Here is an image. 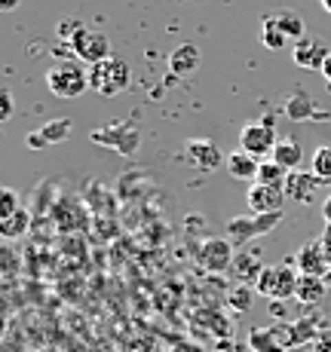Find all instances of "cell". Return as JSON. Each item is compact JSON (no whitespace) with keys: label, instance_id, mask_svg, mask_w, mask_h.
<instances>
[{"label":"cell","instance_id":"cell-1","mask_svg":"<svg viewBox=\"0 0 331 352\" xmlns=\"http://www.w3.org/2000/svg\"><path fill=\"white\" fill-rule=\"evenodd\" d=\"M129 80H132V67L126 58H105V62L92 65L89 67V89H96L98 96L105 98H114L120 96V92L129 89Z\"/></svg>","mask_w":331,"mask_h":352},{"label":"cell","instance_id":"cell-2","mask_svg":"<svg viewBox=\"0 0 331 352\" xmlns=\"http://www.w3.org/2000/svg\"><path fill=\"white\" fill-rule=\"evenodd\" d=\"M46 86L58 98H80L89 89V71L74 62H58L46 71Z\"/></svg>","mask_w":331,"mask_h":352},{"label":"cell","instance_id":"cell-3","mask_svg":"<svg viewBox=\"0 0 331 352\" xmlns=\"http://www.w3.org/2000/svg\"><path fill=\"white\" fill-rule=\"evenodd\" d=\"M298 270L295 263H273V267H264V273L255 282V291L267 300H286V297H295V288H298Z\"/></svg>","mask_w":331,"mask_h":352},{"label":"cell","instance_id":"cell-4","mask_svg":"<svg viewBox=\"0 0 331 352\" xmlns=\"http://www.w3.org/2000/svg\"><path fill=\"white\" fill-rule=\"evenodd\" d=\"M298 343V328L295 322L270 324V328H252L248 331V349L252 352H292Z\"/></svg>","mask_w":331,"mask_h":352},{"label":"cell","instance_id":"cell-5","mask_svg":"<svg viewBox=\"0 0 331 352\" xmlns=\"http://www.w3.org/2000/svg\"><path fill=\"white\" fill-rule=\"evenodd\" d=\"M67 46H71L74 56L86 65H98V62H105V58H111V40L101 31L74 28V34L67 37Z\"/></svg>","mask_w":331,"mask_h":352},{"label":"cell","instance_id":"cell-6","mask_svg":"<svg viewBox=\"0 0 331 352\" xmlns=\"http://www.w3.org/2000/svg\"><path fill=\"white\" fill-rule=\"evenodd\" d=\"M279 221H282V212H270V214L246 212V214H239V218L227 221V236H233V239H239V242L261 239V236H267Z\"/></svg>","mask_w":331,"mask_h":352},{"label":"cell","instance_id":"cell-7","mask_svg":"<svg viewBox=\"0 0 331 352\" xmlns=\"http://www.w3.org/2000/svg\"><path fill=\"white\" fill-rule=\"evenodd\" d=\"M197 261H200L202 270H209V273H227L236 261L233 242L227 239V236H212V239H206L200 245Z\"/></svg>","mask_w":331,"mask_h":352},{"label":"cell","instance_id":"cell-8","mask_svg":"<svg viewBox=\"0 0 331 352\" xmlns=\"http://www.w3.org/2000/svg\"><path fill=\"white\" fill-rule=\"evenodd\" d=\"M279 144V138H276L273 132V120H267V123H248L242 126L239 132V151L252 153V157H273V147Z\"/></svg>","mask_w":331,"mask_h":352},{"label":"cell","instance_id":"cell-9","mask_svg":"<svg viewBox=\"0 0 331 352\" xmlns=\"http://www.w3.org/2000/svg\"><path fill=\"white\" fill-rule=\"evenodd\" d=\"M288 263H295L298 273H307V276H325V270L331 267V242H307L301 245L295 257H288Z\"/></svg>","mask_w":331,"mask_h":352},{"label":"cell","instance_id":"cell-10","mask_svg":"<svg viewBox=\"0 0 331 352\" xmlns=\"http://www.w3.org/2000/svg\"><path fill=\"white\" fill-rule=\"evenodd\" d=\"M286 187H276V184H261V181H255L252 187H248V212H258V214H270V212H282V206H286Z\"/></svg>","mask_w":331,"mask_h":352},{"label":"cell","instance_id":"cell-11","mask_svg":"<svg viewBox=\"0 0 331 352\" xmlns=\"http://www.w3.org/2000/svg\"><path fill=\"white\" fill-rule=\"evenodd\" d=\"M328 181H322L319 175L313 172V168H295V172H288L286 178V196L295 202H313L316 193H319V187H325Z\"/></svg>","mask_w":331,"mask_h":352},{"label":"cell","instance_id":"cell-12","mask_svg":"<svg viewBox=\"0 0 331 352\" xmlns=\"http://www.w3.org/2000/svg\"><path fill=\"white\" fill-rule=\"evenodd\" d=\"M328 46L322 43V40H313V37H301L298 43H295L292 56H295V65L298 67H307V71H322V65H325L328 58Z\"/></svg>","mask_w":331,"mask_h":352},{"label":"cell","instance_id":"cell-13","mask_svg":"<svg viewBox=\"0 0 331 352\" xmlns=\"http://www.w3.org/2000/svg\"><path fill=\"white\" fill-rule=\"evenodd\" d=\"M92 141L96 144H107V147H117L123 153H132L138 147L141 135L135 132L132 126H107V129H96L92 132Z\"/></svg>","mask_w":331,"mask_h":352},{"label":"cell","instance_id":"cell-14","mask_svg":"<svg viewBox=\"0 0 331 352\" xmlns=\"http://www.w3.org/2000/svg\"><path fill=\"white\" fill-rule=\"evenodd\" d=\"M184 157L202 172H215V168H221V162H227V157H221V147L212 141H191L184 147Z\"/></svg>","mask_w":331,"mask_h":352},{"label":"cell","instance_id":"cell-15","mask_svg":"<svg viewBox=\"0 0 331 352\" xmlns=\"http://www.w3.org/2000/svg\"><path fill=\"white\" fill-rule=\"evenodd\" d=\"M224 168L231 172V178H236V181H252V184H255V181H258L261 160L252 157V153H246V151H233V153H227Z\"/></svg>","mask_w":331,"mask_h":352},{"label":"cell","instance_id":"cell-16","mask_svg":"<svg viewBox=\"0 0 331 352\" xmlns=\"http://www.w3.org/2000/svg\"><path fill=\"white\" fill-rule=\"evenodd\" d=\"M200 67V50L197 43H181L178 50L169 56V71L175 74V77H187V74H193Z\"/></svg>","mask_w":331,"mask_h":352},{"label":"cell","instance_id":"cell-17","mask_svg":"<svg viewBox=\"0 0 331 352\" xmlns=\"http://www.w3.org/2000/svg\"><path fill=\"white\" fill-rule=\"evenodd\" d=\"M328 285L322 282V276H307L301 273L298 276V288H295V297L303 303V307H313V303H319L322 297H325Z\"/></svg>","mask_w":331,"mask_h":352},{"label":"cell","instance_id":"cell-18","mask_svg":"<svg viewBox=\"0 0 331 352\" xmlns=\"http://www.w3.org/2000/svg\"><path fill=\"white\" fill-rule=\"evenodd\" d=\"M273 162H279V166H286L288 172H295V168H301V160H303V147L298 141L292 138H279V144L273 147Z\"/></svg>","mask_w":331,"mask_h":352},{"label":"cell","instance_id":"cell-19","mask_svg":"<svg viewBox=\"0 0 331 352\" xmlns=\"http://www.w3.org/2000/svg\"><path fill=\"white\" fill-rule=\"evenodd\" d=\"M233 276L239 279V285L246 282V285H255L258 282V276L264 273V263L258 261V254H236V261H233Z\"/></svg>","mask_w":331,"mask_h":352},{"label":"cell","instance_id":"cell-20","mask_svg":"<svg viewBox=\"0 0 331 352\" xmlns=\"http://www.w3.org/2000/svg\"><path fill=\"white\" fill-rule=\"evenodd\" d=\"M261 43L267 46V50H282V46L288 43V34L279 28V22H276L273 16H267L264 19V25H261Z\"/></svg>","mask_w":331,"mask_h":352},{"label":"cell","instance_id":"cell-21","mask_svg":"<svg viewBox=\"0 0 331 352\" xmlns=\"http://www.w3.org/2000/svg\"><path fill=\"white\" fill-rule=\"evenodd\" d=\"M37 132H40V138H43L46 144H62L67 135L74 132V123H71V120H65V117L62 120H50V123L40 126Z\"/></svg>","mask_w":331,"mask_h":352},{"label":"cell","instance_id":"cell-22","mask_svg":"<svg viewBox=\"0 0 331 352\" xmlns=\"http://www.w3.org/2000/svg\"><path fill=\"white\" fill-rule=\"evenodd\" d=\"M28 224H31V214L25 212V208H19L16 214H10L6 221H0V236H6V239H19V236H25Z\"/></svg>","mask_w":331,"mask_h":352},{"label":"cell","instance_id":"cell-23","mask_svg":"<svg viewBox=\"0 0 331 352\" xmlns=\"http://www.w3.org/2000/svg\"><path fill=\"white\" fill-rule=\"evenodd\" d=\"M286 113L292 120H303V117H310V113H316V107H313V101H310L307 92L295 89V96L286 101Z\"/></svg>","mask_w":331,"mask_h":352},{"label":"cell","instance_id":"cell-24","mask_svg":"<svg viewBox=\"0 0 331 352\" xmlns=\"http://www.w3.org/2000/svg\"><path fill=\"white\" fill-rule=\"evenodd\" d=\"M286 178H288V168L286 166H279V162H273V160L261 162V168H258V181H261V184L286 187Z\"/></svg>","mask_w":331,"mask_h":352},{"label":"cell","instance_id":"cell-25","mask_svg":"<svg viewBox=\"0 0 331 352\" xmlns=\"http://www.w3.org/2000/svg\"><path fill=\"white\" fill-rule=\"evenodd\" d=\"M276 22H279V28L288 34V40H295V43H298V40L303 37V19L298 16V12H292V10H282V12H276Z\"/></svg>","mask_w":331,"mask_h":352},{"label":"cell","instance_id":"cell-26","mask_svg":"<svg viewBox=\"0 0 331 352\" xmlns=\"http://www.w3.org/2000/svg\"><path fill=\"white\" fill-rule=\"evenodd\" d=\"M255 294H258V291H252V288H246V285H236L231 294H227V307H231L233 313H242V309L252 307Z\"/></svg>","mask_w":331,"mask_h":352},{"label":"cell","instance_id":"cell-27","mask_svg":"<svg viewBox=\"0 0 331 352\" xmlns=\"http://www.w3.org/2000/svg\"><path fill=\"white\" fill-rule=\"evenodd\" d=\"M313 172L319 175L322 181H331V144H322L319 151L313 153Z\"/></svg>","mask_w":331,"mask_h":352},{"label":"cell","instance_id":"cell-28","mask_svg":"<svg viewBox=\"0 0 331 352\" xmlns=\"http://www.w3.org/2000/svg\"><path fill=\"white\" fill-rule=\"evenodd\" d=\"M19 212V196L6 187L3 193H0V221H6L10 214H16Z\"/></svg>","mask_w":331,"mask_h":352},{"label":"cell","instance_id":"cell-29","mask_svg":"<svg viewBox=\"0 0 331 352\" xmlns=\"http://www.w3.org/2000/svg\"><path fill=\"white\" fill-rule=\"evenodd\" d=\"M313 352H331V328H322L313 337Z\"/></svg>","mask_w":331,"mask_h":352},{"label":"cell","instance_id":"cell-30","mask_svg":"<svg viewBox=\"0 0 331 352\" xmlns=\"http://www.w3.org/2000/svg\"><path fill=\"white\" fill-rule=\"evenodd\" d=\"M0 98H3V101H0V120H10L12 117V92L3 89V92H0Z\"/></svg>","mask_w":331,"mask_h":352},{"label":"cell","instance_id":"cell-31","mask_svg":"<svg viewBox=\"0 0 331 352\" xmlns=\"http://www.w3.org/2000/svg\"><path fill=\"white\" fill-rule=\"evenodd\" d=\"M322 218H325V224H328V233H331V196L325 199V206H322Z\"/></svg>","mask_w":331,"mask_h":352},{"label":"cell","instance_id":"cell-32","mask_svg":"<svg viewBox=\"0 0 331 352\" xmlns=\"http://www.w3.org/2000/svg\"><path fill=\"white\" fill-rule=\"evenodd\" d=\"M322 77H325V83L331 86V52H328V58H325V65H322Z\"/></svg>","mask_w":331,"mask_h":352},{"label":"cell","instance_id":"cell-33","mask_svg":"<svg viewBox=\"0 0 331 352\" xmlns=\"http://www.w3.org/2000/svg\"><path fill=\"white\" fill-rule=\"evenodd\" d=\"M16 3H19V0H0V10L10 12V10H16Z\"/></svg>","mask_w":331,"mask_h":352},{"label":"cell","instance_id":"cell-34","mask_svg":"<svg viewBox=\"0 0 331 352\" xmlns=\"http://www.w3.org/2000/svg\"><path fill=\"white\" fill-rule=\"evenodd\" d=\"M322 6H325V10L331 12V0H322Z\"/></svg>","mask_w":331,"mask_h":352},{"label":"cell","instance_id":"cell-35","mask_svg":"<svg viewBox=\"0 0 331 352\" xmlns=\"http://www.w3.org/2000/svg\"><path fill=\"white\" fill-rule=\"evenodd\" d=\"M328 242H331V233H328Z\"/></svg>","mask_w":331,"mask_h":352}]
</instances>
